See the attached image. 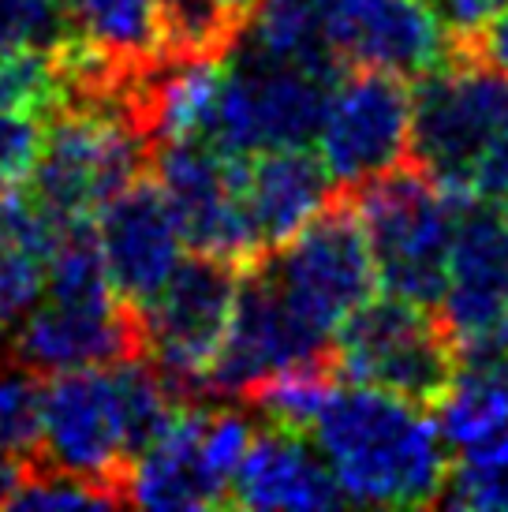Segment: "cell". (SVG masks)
I'll list each match as a JSON object with an SVG mask.
<instances>
[{
	"instance_id": "5b68a950",
	"label": "cell",
	"mask_w": 508,
	"mask_h": 512,
	"mask_svg": "<svg viewBox=\"0 0 508 512\" xmlns=\"http://www.w3.org/2000/svg\"><path fill=\"white\" fill-rule=\"evenodd\" d=\"M508 135V72L456 45L411 90V165L467 199L479 165Z\"/></svg>"
},
{
	"instance_id": "ba28073f",
	"label": "cell",
	"mask_w": 508,
	"mask_h": 512,
	"mask_svg": "<svg viewBox=\"0 0 508 512\" xmlns=\"http://www.w3.org/2000/svg\"><path fill=\"white\" fill-rule=\"evenodd\" d=\"M240 277L243 266L195 251L139 311L142 356L184 400L210 397V370L225 344Z\"/></svg>"
},
{
	"instance_id": "e0dca14e",
	"label": "cell",
	"mask_w": 508,
	"mask_h": 512,
	"mask_svg": "<svg viewBox=\"0 0 508 512\" xmlns=\"http://www.w3.org/2000/svg\"><path fill=\"white\" fill-rule=\"evenodd\" d=\"M340 191L311 146H277L243 157V214L258 255H266L314 221Z\"/></svg>"
},
{
	"instance_id": "4fadbf2b",
	"label": "cell",
	"mask_w": 508,
	"mask_h": 512,
	"mask_svg": "<svg viewBox=\"0 0 508 512\" xmlns=\"http://www.w3.org/2000/svg\"><path fill=\"white\" fill-rule=\"evenodd\" d=\"M322 34L340 68L423 79L452 57L430 0H322Z\"/></svg>"
},
{
	"instance_id": "44dd1931",
	"label": "cell",
	"mask_w": 508,
	"mask_h": 512,
	"mask_svg": "<svg viewBox=\"0 0 508 512\" xmlns=\"http://www.w3.org/2000/svg\"><path fill=\"white\" fill-rule=\"evenodd\" d=\"M64 34L116 60L127 72H146L161 57L157 0H57Z\"/></svg>"
},
{
	"instance_id": "7402d4cb",
	"label": "cell",
	"mask_w": 508,
	"mask_h": 512,
	"mask_svg": "<svg viewBox=\"0 0 508 512\" xmlns=\"http://www.w3.org/2000/svg\"><path fill=\"white\" fill-rule=\"evenodd\" d=\"M236 42L262 57L337 64L322 34V0H258L243 19Z\"/></svg>"
},
{
	"instance_id": "6da1fadb",
	"label": "cell",
	"mask_w": 508,
	"mask_h": 512,
	"mask_svg": "<svg viewBox=\"0 0 508 512\" xmlns=\"http://www.w3.org/2000/svg\"><path fill=\"white\" fill-rule=\"evenodd\" d=\"M307 438L337 479L348 505L419 509L438 505L449 479V441L423 404L374 385L333 389Z\"/></svg>"
},
{
	"instance_id": "ac0fdd59",
	"label": "cell",
	"mask_w": 508,
	"mask_h": 512,
	"mask_svg": "<svg viewBox=\"0 0 508 512\" xmlns=\"http://www.w3.org/2000/svg\"><path fill=\"white\" fill-rule=\"evenodd\" d=\"M228 505L240 509H337L348 505L318 445L299 430L266 423L254 430L251 449L232 479Z\"/></svg>"
},
{
	"instance_id": "d6986e66",
	"label": "cell",
	"mask_w": 508,
	"mask_h": 512,
	"mask_svg": "<svg viewBox=\"0 0 508 512\" xmlns=\"http://www.w3.org/2000/svg\"><path fill=\"white\" fill-rule=\"evenodd\" d=\"M57 232L30 195H0V337L42 299Z\"/></svg>"
},
{
	"instance_id": "30bf717a",
	"label": "cell",
	"mask_w": 508,
	"mask_h": 512,
	"mask_svg": "<svg viewBox=\"0 0 508 512\" xmlns=\"http://www.w3.org/2000/svg\"><path fill=\"white\" fill-rule=\"evenodd\" d=\"M329 180L348 195L411 157V86L389 72L348 68L325 101L314 135Z\"/></svg>"
},
{
	"instance_id": "484cf974",
	"label": "cell",
	"mask_w": 508,
	"mask_h": 512,
	"mask_svg": "<svg viewBox=\"0 0 508 512\" xmlns=\"http://www.w3.org/2000/svg\"><path fill=\"white\" fill-rule=\"evenodd\" d=\"M42 412H45V382L42 370L0 356V449L34 460L42 453Z\"/></svg>"
},
{
	"instance_id": "603a6c76",
	"label": "cell",
	"mask_w": 508,
	"mask_h": 512,
	"mask_svg": "<svg viewBox=\"0 0 508 512\" xmlns=\"http://www.w3.org/2000/svg\"><path fill=\"white\" fill-rule=\"evenodd\" d=\"M340 385V370L333 356L325 359H307L296 367H284L277 374H269L247 393V404L262 415L266 423L284 430H299L307 434L318 412L325 408V400L333 397V389Z\"/></svg>"
},
{
	"instance_id": "ffe728a7",
	"label": "cell",
	"mask_w": 508,
	"mask_h": 512,
	"mask_svg": "<svg viewBox=\"0 0 508 512\" xmlns=\"http://www.w3.org/2000/svg\"><path fill=\"white\" fill-rule=\"evenodd\" d=\"M434 408L441 434L452 449L508 430V348L464 352L449 389Z\"/></svg>"
},
{
	"instance_id": "9c48e42d",
	"label": "cell",
	"mask_w": 508,
	"mask_h": 512,
	"mask_svg": "<svg viewBox=\"0 0 508 512\" xmlns=\"http://www.w3.org/2000/svg\"><path fill=\"white\" fill-rule=\"evenodd\" d=\"M258 262L281 288V296L303 314V322L318 329L325 341L337 337L340 322L363 307L378 285L367 232L348 195H337L292 240L258 255Z\"/></svg>"
},
{
	"instance_id": "d4e9b609",
	"label": "cell",
	"mask_w": 508,
	"mask_h": 512,
	"mask_svg": "<svg viewBox=\"0 0 508 512\" xmlns=\"http://www.w3.org/2000/svg\"><path fill=\"white\" fill-rule=\"evenodd\" d=\"M68 105V83L53 49H8L0 53V113L49 116Z\"/></svg>"
},
{
	"instance_id": "8992f818",
	"label": "cell",
	"mask_w": 508,
	"mask_h": 512,
	"mask_svg": "<svg viewBox=\"0 0 508 512\" xmlns=\"http://www.w3.org/2000/svg\"><path fill=\"white\" fill-rule=\"evenodd\" d=\"M344 72L348 68L333 60H277L232 42L210 146L236 157L277 146H311L325 101Z\"/></svg>"
},
{
	"instance_id": "5bb4252c",
	"label": "cell",
	"mask_w": 508,
	"mask_h": 512,
	"mask_svg": "<svg viewBox=\"0 0 508 512\" xmlns=\"http://www.w3.org/2000/svg\"><path fill=\"white\" fill-rule=\"evenodd\" d=\"M438 307L460 356L508 348V214L501 206L464 202Z\"/></svg>"
},
{
	"instance_id": "3957f363",
	"label": "cell",
	"mask_w": 508,
	"mask_h": 512,
	"mask_svg": "<svg viewBox=\"0 0 508 512\" xmlns=\"http://www.w3.org/2000/svg\"><path fill=\"white\" fill-rule=\"evenodd\" d=\"M150 165L154 143L135 116L131 94L68 101L45 120L27 195L57 225L94 221Z\"/></svg>"
},
{
	"instance_id": "83f0119b",
	"label": "cell",
	"mask_w": 508,
	"mask_h": 512,
	"mask_svg": "<svg viewBox=\"0 0 508 512\" xmlns=\"http://www.w3.org/2000/svg\"><path fill=\"white\" fill-rule=\"evenodd\" d=\"M64 42L57 0H0V53L53 49Z\"/></svg>"
},
{
	"instance_id": "f546056e",
	"label": "cell",
	"mask_w": 508,
	"mask_h": 512,
	"mask_svg": "<svg viewBox=\"0 0 508 512\" xmlns=\"http://www.w3.org/2000/svg\"><path fill=\"white\" fill-rule=\"evenodd\" d=\"M430 8L438 12V19L452 34V42L460 45L467 38H475L497 12H505L508 0H430Z\"/></svg>"
},
{
	"instance_id": "8fae6325",
	"label": "cell",
	"mask_w": 508,
	"mask_h": 512,
	"mask_svg": "<svg viewBox=\"0 0 508 512\" xmlns=\"http://www.w3.org/2000/svg\"><path fill=\"white\" fill-rule=\"evenodd\" d=\"M4 352L42 374L101 367L142 356V326L116 288L42 292V299L8 329Z\"/></svg>"
},
{
	"instance_id": "4dcf8cb0",
	"label": "cell",
	"mask_w": 508,
	"mask_h": 512,
	"mask_svg": "<svg viewBox=\"0 0 508 512\" xmlns=\"http://www.w3.org/2000/svg\"><path fill=\"white\" fill-rule=\"evenodd\" d=\"M460 45L471 49L475 57L490 60V64L501 68V72H508V8L505 12H497L475 38H467V42H460Z\"/></svg>"
},
{
	"instance_id": "1f68e13d",
	"label": "cell",
	"mask_w": 508,
	"mask_h": 512,
	"mask_svg": "<svg viewBox=\"0 0 508 512\" xmlns=\"http://www.w3.org/2000/svg\"><path fill=\"white\" fill-rule=\"evenodd\" d=\"M23 483H27V460H19V456L0 449V509L12 505V498L19 494Z\"/></svg>"
},
{
	"instance_id": "7a4b0ae2",
	"label": "cell",
	"mask_w": 508,
	"mask_h": 512,
	"mask_svg": "<svg viewBox=\"0 0 508 512\" xmlns=\"http://www.w3.org/2000/svg\"><path fill=\"white\" fill-rule=\"evenodd\" d=\"M180 404L187 400L146 356L57 370L45 382L38 460L105 486L124 501V475L135 453Z\"/></svg>"
},
{
	"instance_id": "cb8c5ba5",
	"label": "cell",
	"mask_w": 508,
	"mask_h": 512,
	"mask_svg": "<svg viewBox=\"0 0 508 512\" xmlns=\"http://www.w3.org/2000/svg\"><path fill=\"white\" fill-rule=\"evenodd\" d=\"M438 505L467 512H508V430L464 445L449 464Z\"/></svg>"
},
{
	"instance_id": "7c38bea8",
	"label": "cell",
	"mask_w": 508,
	"mask_h": 512,
	"mask_svg": "<svg viewBox=\"0 0 508 512\" xmlns=\"http://www.w3.org/2000/svg\"><path fill=\"white\" fill-rule=\"evenodd\" d=\"M150 169L191 251L251 266L258 247L243 214V157L210 143H165Z\"/></svg>"
},
{
	"instance_id": "4316f807",
	"label": "cell",
	"mask_w": 508,
	"mask_h": 512,
	"mask_svg": "<svg viewBox=\"0 0 508 512\" xmlns=\"http://www.w3.org/2000/svg\"><path fill=\"white\" fill-rule=\"evenodd\" d=\"M124 501L116 498L113 490L90 483V479H79L71 471L60 468H38L27 471V483L19 486V494L12 498L8 509H23V512H57V509H116Z\"/></svg>"
},
{
	"instance_id": "52a82bcc",
	"label": "cell",
	"mask_w": 508,
	"mask_h": 512,
	"mask_svg": "<svg viewBox=\"0 0 508 512\" xmlns=\"http://www.w3.org/2000/svg\"><path fill=\"white\" fill-rule=\"evenodd\" d=\"M333 363L352 382L434 408L456 374L460 352L438 307L385 292L340 322Z\"/></svg>"
},
{
	"instance_id": "f1b7e54d",
	"label": "cell",
	"mask_w": 508,
	"mask_h": 512,
	"mask_svg": "<svg viewBox=\"0 0 508 512\" xmlns=\"http://www.w3.org/2000/svg\"><path fill=\"white\" fill-rule=\"evenodd\" d=\"M45 120L30 113H0V195H12L34 172Z\"/></svg>"
},
{
	"instance_id": "277c9868",
	"label": "cell",
	"mask_w": 508,
	"mask_h": 512,
	"mask_svg": "<svg viewBox=\"0 0 508 512\" xmlns=\"http://www.w3.org/2000/svg\"><path fill=\"white\" fill-rule=\"evenodd\" d=\"M348 199L367 232L381 288L438 307L464 199L411 161L348 191Z\"/></svg>"
},
{
	"instance_id": "9a60e30c",
	"label": "cell",
	"mask_w": 508,
	"mask_h": 512,
	"mask_svg": "<svg viewBox=\"0 0 508 512\" xmlns=\"http://www.w3.org/2000/svg\"><path fill=\"white\" fill-rule=\"evenodd\" d=\"M94 228H98L109 281L127 307L139 314L165 288L187 251L180 221L172 214L165 191L157 187L154 172L124 187L94 217Z\"/></svg>"
},
{
	"instance_id": "2e32d148",
	"label": "cell",
	"mask_w": 508,
	"mask_h": 512,
	"mask_svg": "<svg viewBox=\"0 0 508 512\" xmlns=\"http://www.w3.org/2000/svg\"><path fill=\"white\" fill-rule=\"evenodd\" d=\"M210 404L187 400L165 427L142 445L124 475V501L157 512L225 509L232 479L213 464L206 441Z\"/></svg>"
},
{
	"instance_id": "d6a6232c",
	"label": "cell",
	"mask_w": 508,
	"mask_h": 512,
	"mask_svg": "<svg viewBox=\"0 0 508 512\" xmlns=\"http://www.w3.org/2000/svg\"><path fill=\"white\" fill-rule=\"evenodd\" d=\"M221 4H225L228 12L240 15V19H247V15H251V8L258 4V0H221Z\"/></svg>"
}]
</instances>
